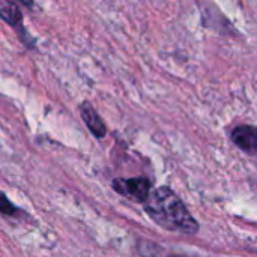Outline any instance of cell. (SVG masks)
I'll list each match as a JSON object with an SVG mask.
<instances>
[{"instance_id":"6da1fadb","label":"cell","mask_w":257,"mask_h":257,"mask_svg":"<svg viewBox=\"0 0 257 257\" xmlns=\"http://www.w3.org/2000/svg\"><path fill=\"white\" fill-rule=\"evenodd\" d=\"M145 212L166 230L194 235L199 232V223L194 220L187 205L169 187H158L151 191L143 203Z\"/></svg>"},{"instance_id":"7a4b0ae2","label":"cell","mask_w":257,"mask_h":257,"mask_svg":"<svg viewBox=\"0 0 257 257\" xmlns=\"http://www.w3.org/2000/svg\"><path fill=\"white\" fill-rule=\"evenodd\" d=\"M113 190L137 203H145L151 194V181L145 176L140 178H117L111 182Z\"/></svg>"},{"instance_id":"3957f363","label":"cell","mask_w":257,"mask_h":257,"mask_svg":"<svg viewBox=\"0 0 257 257\" xmlns=\"http://www.w3.org/2000/svg\"><path fill=\"white\" fill-rule=\"evenodd\" d=\"M232 142L244 152L254 155L257 148V131L253 125H239L230 134Z\"/></svg>"},{"instance_id":"277c9868","label":"cell","mask_w":257,"mask_h":257,"mask_svg":"<svg viewBox=\"0 0 257 257\" xmlns=\"http://www.w3.org/2000/svg\"><path fill=\"white\" fill-rule=\"evenodd\" d=\"M80 114H81V119H83L84 125L90 130V133L96 139L105 137L107 126H105L104 120L101 119V116L96 113V110L93 108V105L90 102H83L80 105Z\"/></svg>"},{"instance_id":"5b68a950","label":"cell","mask_w":257,"mask_h":257,"mask_svg":"<svg viewBox=\"0 0 257 257\" xmlns=\"http://www.w3.org/2000/svg\"><path fill=\"white\" fill-rule=\"evenodd\" d=\"M0 18L15 29L23 24V14L20 6L9 0H0Z\"/></svg>"},{"instance_id":"8992f818","label":"cell","mask_w":257,"mask_h":257,"mask_svg":"<svg viewBox=\"0 0 257 257\" xmlns=\"http://www.w3.org/2000/svg\"><path fill=\"white\" fill-rule=\"evenodd\" d=\"M20 209L8 199V196L5 193L0 191V214L2 215H8V217H14L17 218L20 215Z\"/></svg>"}]
</instances>
